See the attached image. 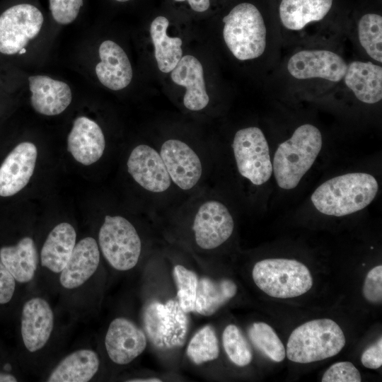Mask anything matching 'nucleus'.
<instances>
[{
	"label": "nucleus",
	"mask_w": 382,
	"mask_h": 382,
	"mask_svg": "<svg viewBox=\"0 0 382 382\" xmlns=\"http://www.w3.org/2000/svg\"><path fill=\"white\" fill-rule=\"evenodd\" d=\"M355 35L359 47L370 61L382 64V16L366 13L358 20Z\"/></svg>",
	"instance_id": "nucleus-29"
},
{
	"label": "nucleus",
	"mask_w": 382,
	"mask_h": 382,
	"mask_svg": "<svg viewBox=\"0 0 382 382\" xmlns=\"http://www.w3.org/2000/svg\"><path fill=\"white\" fill-rule=\"evenodd\" d=\"M341 82L360 102L373 105L382 99V66L370 60L348 62Z\"/></svg>",
	"instance_id": "nucleus-24"
},
{
	"label": "nucleus",
	"mask_w": 382,
	"mask_h": 382,
	"mask_svg": "<svg viewBox=\"0 0 382 382\" xmlns=\"http://www.w3.org/2000/svg\"><path fill=\"white\" fill-rule=\"evenodd\" d=\"M236 292L237 286L231 279L214 281L203 277L198 280L194 311L205 316H212Z\"/></svg>",
	"instance_id": "nucleus-28"
},
{
	"label": "nucleus",
	"mask_w": 382,
	"mask_h": 382,
	"mask_svg": "<svg viewBox=\"0 0 382 382\" xmlns=\"http://www.w3.org/2000/svg\"><path fill=\"white\" fill-rule=\"evenodd\" d=\"M129 382H160L161 379L158 378H134L127 380Z\"/></svg>",
	"instance_id": "nucleus-41"
},
{
	"label": "nucleus",
	"mask_w": 382,
	"mask_h": 382,
	"mask_svg": "<svg viewBox=\"0 0 382 382\" xmlns=\"http://www.w3.org/2000/svg\"><path fill=\"white\" fill-rule=\"evenodd\" d=\"M0 259L18 284H32L39 274V253L30 236L0 248Z\"/></svg>",
	"instance_id": "nucleus-26"
},
{
	"label": "nucleus",
	"mask_w": 382,
	"mask_h": 382,
	"mask_svg": "<svg viewBox=\"0 0 382 382\" xmlns=\"http://www.w3.org/2000/svg\"><path fill=\"white\" fill-rule=\"evenodd\" d=\"M144 331L127 318L117 317L106 330L104 345L110 360L120 366L129 364L146 347Z\"/></svg>",
	"instance_id": "nucleus-15"
},
{
	"label": "nucleus",
	"mask_w": 382,
	"mask_h": 382,
	"mask_svg": "<svg viewBox=\"0 0 382 382\" xmlns=\"http://www.w3.org/2000/svg\"><path fill=\"white\" fill-rule=\"evenodd\" d=\"M252 275L257 286L274 298H294L306 293L313 286L309 270L296 260H260L254 265Z\"/></svg>",
	"instance_id": "nucleus-7"
},
{
	"label": "nucleus",
	"mask_w": 382,
	"mask_h": 382,
	"mask_svg": "<svg viewBox=\"0 0 382 382\" xmlns=\"http://www.w3.org/2000/svg\"><path fill=\"white\" fill-rule=\"evenodd\" d=\"M100 368L98 353L89 347H81L62 357L45 374L48 382H88Z\"/></svg>",
	"instance_id": "nucleus-20"
},
{
	"label": "nucleus",
	"mask_w": 382,
	"mask_h": 382,
	"mask_svg": "<svg viewBox=\"0 0 382 382\" xmlns=\"http://www.w3.org/2000/svg\"><path fill=\"white\" fill-rule=\"evenodd\" d=\"M37 150L29 141L18 144L0 166V196L11 197L23 189L35 170Z\"/></svg>",
	"instance_id": "nucleus-18"
},
{
	"label": "nucleus",
	"mask_w": 382,
	"mask_h": 382,
	"mask_svg": "<svg viewBox=\"0 0 382 382\" xmlns=\"http://www.w3.org/2000/svg\"><path fill=\"white\" fill-rule=\"evenodd\" d=\"M232 147L242 176L255 185H262L270 178L272 165L269 146L260 128L248 127L237 131Z\"/></svg>",
	"instance_id": "nucleus-11"
},
{
	"label": "nucleus",
	"mask_w": 382,
	"mask_h": 382,
	"mask_svg": "<svg viewBox=\"0 0 382 382\" xmlns=\"http://www.w3.org/2000/svg\"><path fill=\"white\" fill-rule=\"evenodd\" d=\"M222 342L227 356L233 364L238 366H245L251 362V348L236 325L230 324L225 328Z\"/></svg>",
	"instance_id": "nucleus-32"
},
{
	"label": "nucleus",
	"mask_w": 382,
	"mask_h": 382,
	"mask_svg": "<svg viewBox=\"0 0 382 382\" xmlns=\"http://www.w3.org/2000/svg\"><path fill=\"white\" fill-rule=\"evenodd\" d=\"M219 354L218 339L214 330L209 325L199 330L187 347V357L197 365L215 360Z\"/></svg>",
	"instance_id": "nucleus-31"
},
{
	"label": "nucleus",
	"mask_w": 382,
	"mask_h": 382,
	"mask_svg": "<svg viewBox=\"0 0 382 382\" xmlns=\"http://www.w3.org/2000/svg\"><path fill=\"white\" fill-rule=\"evenodd\" d=\"M160 155L171 180L180 188L187 190L197 185L202 173L200 159L185 142L170 139L161 146Z\"/></svg>",
	"instance_id": "nucleus-16"
},
{
	"label": "nucleus",
	"mask_w": 382,
	"mask_h": 382,
	"mask_svg": "<svg viewBox=\"0 0 382 382\" xmlns=\"http://www.w3.org/2000/svg\"><path fill=\"white\" fill-rule=\"evenodd\" d=\"M100 264L97 241L91 236L78 242L71 255L57 277L59 294L71 311L81 313L89 309V289Z\"/></svg>",
	"instance_id": "nucleus-2"
},
{
	"label": "nucleus",
	"mask_w": 382,
	"mask_h": 382,
	"mask_svg": "<svg viewBox=\"0 0 382 382\" xmlns=\"http://www.w3.org/2000/svg\"><path fill=\"white\" fill-rule=\"evenodd\" d=\"M322 145L318 127L311 124L297 127L275 151L272 171L277 185L284 190L296 187L315 162Z\"/></svg>",
	"instance_id": "nucleus-4"
},
{
	"label": "nucleus",
	"mask_w": 382,
	"mask_h": 382,
	"mask_svg": "<svg viewBox=\"0 0 382 382\" xmlns=\"http://www.w3.org/2000/svg\"><path fill=\"white\" fill-rule=\"evenodd\" d=\"M56 317L50 301L42 294L31 293L23 302L20 316V335L30 365L40 360L54 342Z\"/></svg>",
	"instance_id": "nucleus-6"
},
{
	"label": "nucleus",
	"mask_w": 382,
	"mask_h": 382,
	"mask_svg": "<svg viewBox=\"0 0 382 382\" xmlns=\"http://www.w3.org/2000/svg\"><path fill=\"white\" fill-rule=\"evenodd\" d=\"M53 19L59 24L67 25L74 21L83 6V0H49Z\"/></svg>",
	"instance_id": "nucleus-34"
},
{
	"label": "nucleus",
	"mask_w": 382,
	"mask_h": 382,
	"mask_svg": "<svg viewBox=\"0 0 382 382\" xmlns=\"http://www.w3.org/2000/svg\"><path fill=\"white\" fill-rule=\"evenodd\" d=\"M362 364L369 369H376L382 365V338L381 337L369 347L361 354Z\"/></svg>",
	"instance_id": "nucleus-38"
},
{
	"label": "nucleus",
	"mask_w": 382,
	"mask_h": 382,
	"mask_svg": "<svg viewBox=\"0 0 382 382\" xmlns=\"http://www.w3.org/2000/svg\"><path fill=\"white\" fill-rule=\"evenodd\" d=\"M345 345L344 332L337 323L328 318L316 319L292 331L286 354L294 362L306 364L333 357Z\"/></svg>",
	"instance_id": "nucleus-5"
},
{
	"label": "nucleus",
	"mask_w": 382,
	"mask_h": 382,
	"mask_svg": "<svg viewBox=\"0 0 382 382\" xmlns=\"http://www.w3.org/2000/svg\"><path fill=\"white\" fill-rule=\"evenodd\" d=\"M323 382H360L361 376L359 370L349 361L337 362L324 373Z\"/></svg>",
	"instance_id": "nucleus-35"
},
{
	"label": "nucleus",
	"mask_w": 382,
	"mask_h": 382,
	"mask_svg": "<svg viewBox=\"0 0 382 382\" xmlns=\"http://www.w3.org/2000/svg\"><path fill=\"white\" fill-rule=\"evenodd\" d=\"M76 244V232L68 222L57 224L48 233L39 253V273L57 279Z\"/></svg>",
	"instance_id": "nucleus-19"
},
{
	"label": "nucleus",
	"mask_w": 382,
	"mask_h": 382,
	"mask_svg": "<svg viewBox=\"0 0 382 382\" xmlns=\"http://www.w3.org/2000/svg\"><path fill=\"white\" fill-rule=\"evenodd\" d=\"M223 39L236 59L254 60L265 54L269 30L262 13L253 4H237L223 18Z\"/></svg>",
	"instance_id": "nucleus-3"
},
{
	"label": "nucleus",
	"mask_w": 382,
	"mask_h": 382,
	"mask_svg": "<svg viewBox=\"0 0 382 382\" xmlns=\"http://www.w3.org/2000/svg\"><path fill=\"white\" fill-rule=\"evenodd\" d=\"M115 1H118V2H126L130 0H115Z\"/></svg>",
	"instance_id": "nucleus-42"
},
{
	"label": "nucleus",
	"mask_w": 382,
	"mask_h": 382,
	"mask_svg": "<svg viewBox=\"0 0 382 382\" xmlns=\"http://www.w3.org/2000/svg\"><path fill=\"white\" fill-rule=\"evenodd\" d=\"M105 148L103 132L95 121L85 116L75 119L67 138V149L76 161L91 165L100 158Z\"/></svg>",
	"instance_id": "nucleus-21"
},
{
	"label": "nucleus",
	"mask_w": 382,
	"mask_h": 382,
	"mask_svg": "<svg viewBox=\"0 0 382 382\" xmlns=\"http://www.w3.org/2000/svg\"><path fill=\"white\" fill-rule=\"evenodd\" d=\"M173 277L177 285V297L180 306L185 313L194 311L197 276L193 271L178 265L173 269Z\"/></svg>",
	"instance_id": "nucleus-33"
},
{
	"label": "nucleus",
	"mask_w": 382,
	"mask_h": 382,
	"mask_svg": "<svg viewBox=\"0 0 382 382\" xmlns=\"http://www.w3.org/2000/svg\"><path fill=\"white\" fill-rule=\"evenodd\" d=\"M33 108L43 115L54 116L63 112L70 105L72 93L65 82L44 75L28 78Z\"/></svg>",
	"instance_id": "nucleus-23"
},
{
	"label": "nucleus",
	"mask_w": 382,
	"mask_h": 382,
	"mask_svg": "<svg viewBox=\"0 0 382 382\" xmlns=\"http://www.w3.org/2000/svg\"><path fill=\"white\" fill-rule=\"evenodd\" d=\"M127 166L134 181L148 191L162 192L171 184L160 154L149 145L136 146L128 158Z\"/></svg>",
	"instance_id": "nucleus-17"
},
{
	"label": "nucleus",
	"mask_w": 382,
	"mask_h": 382,
	"mask_svg": "<svg viewBox=\"0 0 382 382\" xmlns=\"http://www.w3.org/2000/svg\"><path fill=\"white\" fill-rule=\"evenodd\" d=\"M43 22L42 12L30 4H19L5 10L0 16V53L25 52L29 42L40 32Z\"/></svg>",
	"instance_id": "nucleus-12"
},
{
	"label": "nucleus",
	"mask_w": 382,
	"mask_h": 382,
	"mask_svg": "<svg viewBox=\"0 0 382 382\" xmlns=\"http://www.w3.org/2000/svg\"><path fill=\"white\" fill-rule=\"evenodd\" d=\"M334 0H281L280 34L286 40L303 41L314 37L313 28L328 16Z\"/></svg>",
	"instance_id": "nucleus-13"
},
{
	"label": "nucleus",
	"mask_w": 382,
	"mask_h": 382,
	"mask_svg": "<svg viewBox=\"0 0 382 382\" xmlns=\"http://www.w3.org/2000/svg\"><path fill=\"white\" fill-rule=\"evenodd\" d=\"M105 260L114 270L126 272L138 263L141 242L133 224L121 216H105L98 236Z\"/></svg>",
	"instance_id": "nucleus-9"
},
{
	"label": "nucleus",
	"mask_w": 382,
	"mask_h": 382,
	"mask_svg": "<svg viewBox=\"0 0 382 382\" xmlns=\"http://www.w3.org/2000/svg\"><path fill=\"white\" fill-rule=\"evenodd\" d=\"M172 81L183 86L185 107L192 111L204 109L209 102L204 78L202 64L192 55L183 56L175 68L170 71Z\"/></svg>",
	"instance_id": "nucleus-25"
},
{
	"label": "nucleus",
	"mask_w": 382,
	"mask_h": 382,
	"mask_svg": "<svg viewBox=\"0 0 382 382\" xmlns=\"http://www.w3.org/2000/svg\"><path fill=\"white\" fill-rule=\"evenodd\" d=\"M378 190V182L371 175L347 173L321 184L311 195V201L320 213L342 216L365 208L374 200Z\"/></svg>",
	"instance_id": "nucleus-1"
},
{
	"label": "nucleus",
	"mask_w": 382,
	"mask_h": 382,
	"mask_svg": "<svg viewBox=\"0 0 382 382\" xmlns=\"http://www.w3.org/2000/svg\"><path fill=\"white\" fill-rule=\"evenodd\" d=\"M18 378L12 373L0 371V382H16Z\"/></svg>",
	"instance_id": "nucleus-40"
},
{
	"label": "nucleus",
	"mask_w": 382,
	"mask_h": 382,
	"mask_svg": "<svg viewBox=\"0 0 382 382\" xmlns=\"http://www.w3.org/2000/svg\"><path fill=\"white\" fill-rule=\"evenodd\" d=\"M253 344L266 357L275 362L284 360L285 348L273 328L263 322L253 323L248 329Z\"/></svg>",
	"instance_id": "nucleus-30"
},
{
	"label": "nucleus",
	"mask_w": 382,
	"mask_h": 382,
	"mask_svg": "<svg viewBox=\"0 0 382 382\" xmlns=\"http://www.w3.org/2000/svg\"><path fill=\"white\" fill-rule=\"evenodd\" d=\"M348 62L338 52L326 48H304L293 52L286 62L290 79L301 84L341 83Z\"/></svg>",
	"instance_id": "nucleus-8"
},
{
	"label": "nucleus",
	"mask_w": 382,
	"mask_h": 382,
	"mask_svg": "<svg viewBox=\"0 0 382 382\" xmlns=\"http://www.w3.org/2000/svg\"><path fill=\"white\" fill-rule=\"evenodd\" d=\"M100 62L96 66V74L105 87L120 91L132 81L133 70L124 50L115 42L106 40L99 46Z\"/></svg>",
	"instance_id": "nucleus-22"
},
{
	"label": "nucleus",
	"mask_w": 382,
	"mask_h": 382,
	"mask_svg": "<svg viewBox=\"0 0 382 382\" xmlns=\"http://www.w3.org/2000/svg\"><path fill=\"white\" fill-rule=\"evenodd\" d=\"M363 295L371 303L378 304L382 301V266L377 265L366 274L364 285Z\"/></svg>",
	"instance_id": "nucleus-36"
},
{
	"label": "nucleus",
	"mask_w": 382,
	"mask_h": 382,
	"mask_svg": "<svg viewBox=\"0 0 382 382\" xmlns=\"http://www.w3.org/2000/svg\"><path fill=\"white\" fill-rule=\"evenodd\" d=\"M169 21L163 16L156 17L150 25V36L158 69L170 72L183 57L182 40L167 33Z\"/></svg>",
	"instance_id": "nucleus-27"
},
{
	"label": "nucleus",
	"mask_w": 382,
	"mask_h": 382,
	"mask_svg": "<svg viewBox=\"0 0 382 382\" xmlns=\"http://www.w3.org/2000/svg\"><path fill=\"white\" fill-rule=\"evenodd\" d=\"M175 1L182 2L187 1L190 8L199 13H202L207 11L210 7L209 0H174Z\"/></svg>",
	"instance_id": "nucleus-39"
},
{
	"label": "nucleus",
	"mask_w": 382,
	"mask_h": 382,
	"mask_svg": "<svg viewBox=\"0 0 382 382\" xmlns=\"http://www.w3.org/2000/svg\"><path fill=\"white\" fill-rule=\"evenodd\" d=\"M18 282L0 259V305L11 302Z\"/></svg>",
	"instance_id": "nucleus-37"
},
{
	"label": "nucleus",
	"mask_w": 382,
	"mask_h": 382,
	"mask_svg": "<svg viewBox=\"0 0 382 382\" xmlns=\"http://www.w3.org/2000/svg\"><path fill=\"white\" fill-rule=\"evenodd\" d=\"M178 300L166 303L152 302L143 314L144 327L152 344L158 349H168L184 345L187 330L188 318Z\"/></svg>",
	"instance_id": "nucleus-10"
},
{
	"label": "nucleus",
	"mask_w": 382,
	"mask_h": 382,
	"mask_svg": "<svg viewBox=\"0 0 382 382\" xmlns=\"http://www.w3.org/2000/svg\"><path fill=\"white\" fill-rule=\"evenodd\" d=\"M233 228L228 208L216 200L207 201L199 207L192 226L197 244L205 250L216 248L226 242Z\"/></svg>",
	"instance_id": "nucleus-14"
}]
</instances>
